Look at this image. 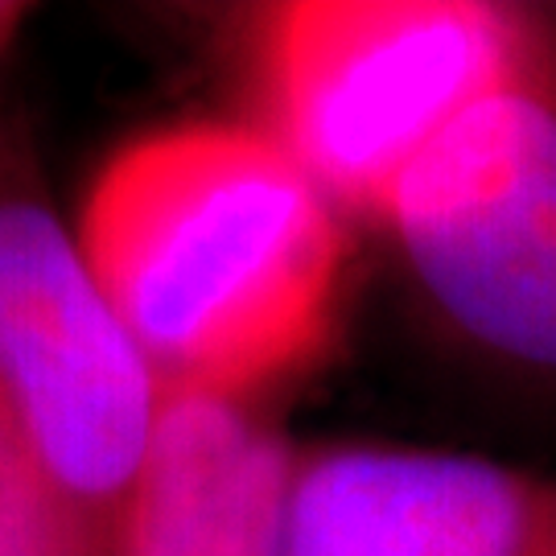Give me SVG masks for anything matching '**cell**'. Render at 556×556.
Returning <instances> with one entry per match:
<instances>
[{
	"label": "cell",
	"mask_w": 556,
	"mask_h": 556,
	"mask_svg": "<svg viewBox=\"0 0 556 556\" xmlns=\"http://www.w3.org/2000/svg\"><path fill=\"white\" fill-rule=\"evenodd\" d=\"M165 392L256 404L330 351L351 219L252 119H174L116 144L71 219Z\"/></svg>",
	"instance_id": "6da1fadb"
},
{
	"label": "cell",
	"mask_w": 556,
	"mask_h": 556,
	"mask_svg": "<svg viewBox=\"0 0 556 556\" xmlns=\"http://www.w3.org/2000/svg\"><path fill=\"white\" fill-rule=\"evenodd\" d=\"M553 21L491 0H280L243 21L260 124L346 219L532 59Z\"/></svg>",
	"instance_id": "7a4b0ae2"
},
{
	"label": "cell",
	"mask_w": 556,
	"mask_h": 556,
	"mask_svg": "<svg viewBox=\"0 0 556 556\" xmlns=\"http://www.w3.org/2000/svg\"><path fill=\"white\" fill-rule=\"evenodd\" d=\"M161 404L29 144L0 124V438L71 556H116Z\"/></svg>",
	"instance_id": "3957f363"
},
{
	"label": "cell",
	"mask_w": 556,
	"mask_h": 556,
	"mask_svg": "<svg viewBox=\"0 0 556 556\" xmlns=\"http://www.w3.org/2000/svg\"><path fill=\"white\" fill-rule=\"evenodd\" d=\"M376 223L450 334L556 383V21L420 153Z\"/></svg>",
	"instance_id": "277c9868"
},
{
	"label": "cell",
	"mask_w": 556,
	"mask_h": 556,
	"mask_svg": "<svg viewBox=\"0 0 556 556\" xmlns=\"http://www.w3.org/2000/svg\"><path fill=\"white\" fill-rule=\"evenodd\" d=\"M285 556H556V478L417 445L298 450Z\"/></svg>",
	"instance_id": "5b68a950"
},
{
	"label": "cell",
	"mask_w": 556,
	"mask_h": 556,
	"mask_svg": "<svg viewBox=\"0 0 556 556\" xmlns=\"http://www.w3.org/2000/svg\"><path fill=\"white\" fill-rule=\"evenodd\" d=\"M293 466L256 404L165 392L116 556H285Z\"/></svg>",
	"instance_id": "8992f818"
},
{
	"label": "cell",
	"mask_w": 556,
	"mask_h": 556,
	"mask_svg": "<svg viewBox=\"0 0 556 556\" xmlns=\"http://www.w3.org/2000/svg\"><path fill=\"white\" fill-rule=\"evenodd\" d=\"M0 556H71L46 498L0 438Z\"/></svg>",
	"instance_id": "52a82bcc"
},
{
	"label": "cell",
	"mask_w": 556,
	"mask_h": 556,
	"mask_svg": "<svg viewBox=\"0 0 556 556\" xmlns=\"http://www.w3.org/2000/svg\"><path fill=\"white\" fill-rule=\"evenodd\" d=\"M29 21V4H13V0H0V62L9 54V46L17 41L21 25Z\"/></svg>",
	"instance_id": "ba28073f"
}]
</instances>
